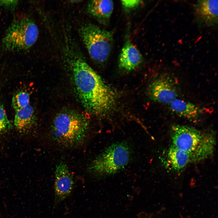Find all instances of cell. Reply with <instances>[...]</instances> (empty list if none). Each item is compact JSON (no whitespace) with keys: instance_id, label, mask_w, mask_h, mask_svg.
<instances>
[{"instance_id":"1","label":"cell","mask_w":218,"mask_h":218,"mask_svg":"<svg viewBox=\"0 0 218 218\" xmlns=\"http://www.w3.org/2000/svg\"><path fill=\"white\" fill-rule=\"evenodd\" d=\"M65 53L78 94L85 108L98 115L109 112L115 102L113 90L74 50L67 48Z\"/></svg>"},{"instance_id":"2","label":"cell","mask_w":218,"mask_h":218,"mask_svg":"<svg viewBox=\"0 0 218 218\" xmlns=\"http://www.w3.org/2000/svg\"><path fill=\"white\" fill-rule=\"evenodd\" d=\"M172 145L187 154L192 162L204 160L212 155L215 144L213 135L186 125L171 128Z\"/></svg>"},{"instance_id":"3","label":"cell","mask_w":218,"mask_h":218,"mask_svg":"<svg viewBox=\"0 0 218 218\" xmlns=\"http://www.w3.org/2000/svg\"><path fill=\"white\" fill-rule=\"evenodd\" d=\"M87 120L79 114L64 112L58 114L53 122L51 137L58 145L66 148L75 147L83 143L88 130Z\"/></svg>"},{"instance_id":"4","label":"cell","mask_w":218,"mask_h":218,"mask_svg":"<svg viewBox=\"0 0 218 218\" xmlns=\"http://www.w3.org/2000/svg\"><path fill=\"white\" fill-rule=\"evenodd\" d=\"M131 156L132 150L128 143L124 141L115 143L97 156L91 163L88 170L97 177L112 175L126 167Z\"/></svg>"},{"instance_id":"5","label":"cell","mask_w":218,"mask_h":218,"mask_svg":"<svg viewBox=\"0 0 218 218\" xmlns=\"http://www.w3.org/2000/svg\"><path fill=\"white\" fill-rule=\"evenodd\" d=\"M39 33L38 26L31 18L26 16L15 18L2 39L3 48L10 52L28 50L36 42Z\"/></svg>"},{"instance_id":"6","label":"cell","mask_w":218,"mask_h":218,"mask_svg":"<svg viewBox=\"0 0 218 218\" xmlns=\"http://www.w3.org/2000/svg\"><path fill=\"white\" fill-rule=\"evenodd\" d=\"M79 34L90 57L101 64L108 59L113 42L112 32L87 23L80 28Z\"/></svg>"},{"instance_id":"7","label":"cell","mask_w":218,"mask_h":218,"mask_svg":"<svg viewBox=\"0 0 218 218\" xmlns=\"http://www.w3.org/2000/svg\"><path fill=\"white\" fill-rule=\"evenodd\" d=\"M147 93L149 97L152 101L168 104L177 98L179 90L174 79L169 75L164 74L150 83Z\"/></svg>"},{"instance_id":"8","label":"cell","mask_w":218,"mask_h":218,"mask_svg":"<svg viewBox=\"0 0 218 218\" xmlns=\"http://www.w3.org/2000/svg\"><path fill=\"white\" fill-rule=\"evenodd\" d=\"M54 174V205L56 206L70 195L74 183L72 175L67 164L63 161L56 165Z\"/></svg>"},{"instance_id":"9","label":"cell","mask_w":218,"mask_h":218,"mask_svg":"<svg viewBox=\"0 0 218 218\" xmlns=\"http://www.w3.org/2000/svg\"><path fill=\"white\" fill-rule=\"evenodd\" d=\"M218 1H198L195 7L196 20L202 26L213 27L218 24Z\"/></svg>"},{"instance_id":"10","label":"cell","mask_w":218,"mask_h":218,"mask_svg":"<svg viewBox=\"0 0 218 218\" xmlns=\"http://www.w3.org/2000/svg\"><path fill=\"white\" fill-rule=\"evenodd\" d=\"M142 55L139 50L129 40H127L122 48L119 55L120 67L126 71L134 70L142 62Z\"/></svg>"},{"instance_id":"11","label":"cell","mask_w":218,"mask_h":218,"mask_svg":"<svg viewBox=\"0 0 218 218\" xmlns=\"http://www.w3.org/2000/svg\"><path fill=\"white\" fill-rule=\"evenodd\" d=\"M114 7L111 0H91L88 3L87 9L90 14L100 23L107 25L109 21Z\"/></svg>"},{"instance_id":"12","label":"cell","mask_w":218,"mask_h":218,"mask_svg":"<svg viewBox=\"0 0 218 218\" xmlns=\"http://www.w3.org/2000/svg\"><path fill=\"white\" fill-rule=\"evenodd\" d=\"M169 109L177 116L194 120L200 117L202 109L196 105L184 100L177 98L168 104Z\"/></svg>"},{"instance_id":"13","label":"cell","mask_w":218,"mask_h":218,"mask_svg":"<svg viewBox=\"0 0 218 218\" xmlns=\"http://www.w3.org/2000/svg\"><path fill=\"white\" fill-rule=\"evenodd\" d=\"M166 155V165L175 171L181 170L190 162H192L187 154L172 145L167 150Z\"/></svg>"},{"instance_id":"14","label":"cell","mask_w":218,"mask_h":218,"mask_svg":"<svg viewBox=\"0 0 218 218\" xmlns=\"http://www.w3.org/2000/svg\"><path fill=\"white\" fill-rule=\"evenodd\" d=\"M16 112L14 121L15 127L21 133L29 132L35 123L33 107L28 104Z\"/></svg>"},{"instance_id":"15","label":"cell","mask_w":218,"mask_h":218,"mask_svg":"<svg viewBox=\"0 0 218 218\" xmlns=\"http://www.w3.org/2000/svg\"><path fill=\"white\" fill-rule=\"evenodd\" d=\"M29 95L24 91L18 92L12 99V106L16 111L29 104Z\"/></svg>"},{"instance_id":"16","label":"cell","mask_w":218,"mask_h":218,"mask_svg":"<svg viewBox=\"0 0 218 218\" xmlns=\"http://www.w3.org/2000/svg\"><path fill=\"white\" fill-rule=\"evenodd\" d=\"M12 127L7 118L3 106L0 104V133L4 132Z\"/></svg>"},{"instance_id":"17","label":"cell","mask_w":218,"mask_h":218,"mask_svg":"<svg viewBox=\"0 0 218 218\" xmlns=\"http://www.w3.org/2000/svg\"><path fill=\"white\" fill-rule=\"evenodd\" d=\"M140 0H122L121 3L124 9L130 11L137 8L141 4Z\"/></svg>"},{"instance_id":"18","label":"cell","mask_w":218,"mask_h":218,"mask_svg":"<svg viewBox=\"0 0 218 218\" xmlns=\"http://www.w3.org/2000/svg\"><path fill=\"white\" fill-rule=\"evenodd\" d=\"M17 0H0V6L6 9H12L18 3Z\"/></svg>"}]
</instances>
